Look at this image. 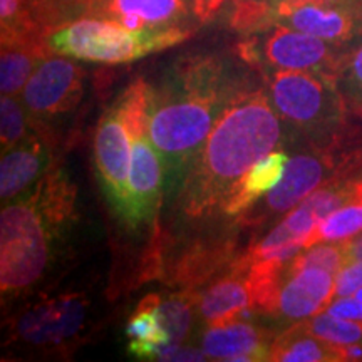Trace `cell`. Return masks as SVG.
Listing matches in <instances>:
<instances>
[{"label":"cell","mask_w":362,"mask_h":362,"mask_svg":"<svg viewBox=\"0 0 362 362\" xmlns=\"http://www.w3.org/2000/svg\"><path fill=\"white\" fill-rule=\"evenodd\" d=\"M193 11V0H94L86 13L119 22L129 29H166L180 24Z\"/></svg>","instance_id":"13"},{"label":"cell","mask_w":362,"mask_h":362,"mask_svg":"<svg viewBox=\"0 0 362 362\" xmlns=\"http://www.w3.org/2000/svg\"><path fill=\"white\" fill-rule=\"evenodd\" d=\"M24 2L30 4V7L27 8L47 33L54 27L69 22L67 19L76 12H84L79 0H24Z\"/></svg>","instance_id":"29"},{"label":"cell","mask_w":362,"mask_h":362,"mask_svg":"<svg viewBox=\"0 0 362 362\" xmlns=\"http://www.w3.org/2000/svg\"><path fill=\"white\" fill-rule=\"evenodd\" d=\"M86 72L66 56H49L33 72L19 94L22 104L39 129L79 106Z\"/></svg>","instance_id":"8"},{"label":"cell","mask_w":362,"mask_h":362,"mask_svg":"<svg viewBox=\"0 0 362 362\" xmlns=\"http://www.w3.org/2000/svg\"><path fill=\"white\" fill-rule=\"evenodd\" d=\"M269 361L277 362H336L347 359V346H336L314 336L304 325L288 329L272 342Z\"/></svg>","instance_id":"22"},{"label":"cell","mask_w":362,"mask_h":362,"mask_svg":"<svg viewBox=\"0 0 362 362\" xmlns=\"http://www.w3.org/2000/svg\"><path fill=\"white\" fill-rule=\"evenodd\" d=\"M19 96H2L0 101V144L2 153L8 151L27 138L37 133L34 121L29 116Z\"/></svg>","instance_id":"26"},{"label":"cell","mask_w":362,"mask_h":362,"mask_svg":"<svg viewBox=\"0 0 362 362\" xmlns=\"http://www.w3.org/2000/svg\"><path fill=\"white\" fill-rule=\"evenodd\" d=\"M270 2H272V4H274V6H275V4H279V2H282V0H270Z\"/></svg>","instance_id":"35"},{"label":"cell","mask_w":362,"mask_h":362,"mask_svg":"<svg viewBox=\"0 0 362 362\" xmlns=\"http://www.w3.org/2000/svg\"><path fill=\"white\" fill-rule=\"evenodd\" d=\"M362 287V262H347L336 275V297H349Z\"/></svg>","instance_id":"31"},{"label":"cell","mask_w":362,"mask_h":362,"mask_svg":"<svg viewBox=\"0 0 362 362\" xmlns=\"http://www.w3.org/2000/svg\"><path fill=\"white\" fill-rule=\"evenodd\" d=\"M242 88L220 59L180 62L153 88L148 136L160 153L166 187L183 181L226 104Z\"/></svg>","instance_id":"2"},{"label":"cell","mask_w":362,"mask_h":362,"mask_svg":"<svg viewBox=\"0 0 362 362\" xmlns=\"http://www.w3.org/2000/svg\"><path fill=\"white\" fill-rule=\"evenodd\" d=\"M269 334L247 320L210 325L202 337V349L216 361H269Z\"/></svg>","instance_id":"16"},{"label":"cell","mask_w":362,"mask_h":362,"mask_svg":"<svg viewBox=\"0 0 362 362\" xmlns=\"http://www.w3.org/2000/svg\"><path fill=\"white\" fill-rule=\"evenodd\" d=\"M76 185L61 166H52L33 188L2 208L0 215V288L21 296L44 279L56 247L76 221Z\"/></svg>","instance_id":"3"},{"label":"cell","mask_w":362,"mask_h":362,"mask_svg":"<svg viewBox=\"0 0 362 362\" xmlns=\"http://www.w3.org/2000/svg\"><path fill=\"white\" fill-rule=\"evenodd\" d=\"M189 35L192 30L183 27L129 29L119 22L89 16L54 27L47 33V45L52 54L78 61L124 64L178 45Z\"/></svg>","instance_id":"4"},{"label":"cell","mask_w":362,"mask_h":362,"mask_svg":"<svg viewBox=\"0 0 362 362\" xmlns=\"http://www.w3.org/2000/svg\"><path fill=\"white\" fill-rule=\"evenodd\" d=\"M52 149L42 131L2 153L0 163V198L4 205L33 188L52 168Z\"/></svg>","instance_id":"14"},{"label":"cell","mask_w":362,"mask_h":362,"mask_svg":"<svg viewBox=\"0 0 362 362\" xmlns=\"http://www.w3.org/2000/svg\"><path fill=\"white\" fill-rule=\"evenodd\" d=\"M337 45L292 27L274 24L259 33L248 34L238 51L248 64L264 71H310L334 76L341 69L344 57Z\"/></svg>","instance_id":"6"},{"label":"cell","mask_w":362,"mask_h":362,"mask_svg":"<svg viewBox=\"0 0 362 362\" xmlns=\"http://www.w3.org/2000/svg\"><path fill=\"white\" fill-rule=\"evenodd\" d=\"M200 293L197 291H180L160 298V319L170 336V344L181 346L188 337L193 320V307L198 304Z\"/></svg>","instance_id":"25"},{"label":"cell","mask_w":362,"mask_h":362,"mask_svg":"<svg viewBox=\"0 0 362 362\" xmlns=\"http://www.w3.org/2000/svg\"><path fill=\"white\" fill-rule=\"evenodd\" d=\"M324 312H329L330 315L341 317V319L362 320V298L357 296L336 297Z\"/></svg>","instance_id":"32"},{"label":"cell","mask_w":362,"mask_h":362,"mask_svg":"<svg viewBox=\"0 0 362 362\" xmlns=\"http://www.w3.org/2000/svg\"><path fill=\"white\" fill-rule=\"evenodd\" d=\"M153 86L144 79H136L133 84L123 90L115 106L123 117L131 139L148 136L149 131V111H151Z\"/></svg>","instance_id":"24"},{"label":"cell","mask_w":362,"mask_h":362,"mask_svg":"<svg viewBox=\"0 0 362 362\" xmlns=\"http://www.w3.org/2000/svg\"><path fill=\"white\" fill-rule=\"evenodd\" d=\"M131 146L133 139L117 107L112 106L104 112L94 138V161L99 183L107 202L124 223L136 228L133 198L129 188Z\"/></svg>","instance_id":"7"},{"label":"cell","mask_w":362,"mask_h":362,"mask_svg":"<svg viewBox=\"0 0 362 362\" xmlns=\"http://www.w3.org/2000/svg\"><path fill=\"white\" fill-rule=\"evenodd\" d=\"M347 262H362V235L349 238V243H347Z\"/></svg>","instance_id":"33"},{"label":"cell","mask_w":362,"mask_h":362,"mask_svg":"<svg viewBox=\"0 0 362 362\" xmlns=\"http://www.w3.org/2000/svg\"><path fill=\"white\" fill-rule=\"evenodd\" d=\"M336 297V275L324 269L291 270L287 267L280 285L274 315L287 320H305L327 309Z\"/></svg>","instance_id":"12"},{"label":"cell","mask_w":362,"mask_h":362,"mask_svg":"<svg viewBox=\"0 0 362 362\" xmlns=\"http://www.w3.org/2000/svg\"><path fill=\"white\" fill-rule=\"evenodd\" d=\"M129 188L133 198L136 226L155 220L165 192V168L160 153L149 136L133 139L131 146Z\"/></svg>","instance_id":"15"},{"label":"cell","mask_w":362,"mask_h":362,"mask_svg":"<svg viewBox=\"0 0 362 362\" xmlns=\"http://www.w3.org/2000/svg\"><path fill=\"white\" fill-rule=\"evenodd\" d=\"M79 2H81V6H83V11L86 12V11H88V7L90 6V4L94 2V0H79Z\"/></svg>","instance_id":"34"},{"label":"cell","mask_w":362,"mask_h":362,"mask_svg":"<svg viewBox=\"0 0 362 362\" xmlns=\"http://www.w3.org/2000/svg\"><path fill=\"white\" fill-rule=\"evenodd\" d=\"M267 94L282 123L317 146L332 141L342 126L344 96L334 76L269 71Z\"/></svg>","instance_id":"5"},{"label":"cell","mask_w":362,"mask_h":362,"mask_svg":"<svg viewBox=\"0 0 362 362\" xmlns=\"http://www.w3.org/2000/svg\"><path fill=\"white\" fill-rule=\"evenodd\" d=\"M302 325L310 334L336 346L362 344V320L341 319V317L330 315L329 312H320L310 319H305Z\"/></svg>","instance_id":"27"},{"label":"cell","mask_w":362,"mask_h":362,"mask_svg":"<svg viewBox=\"0 0 362 362\" xmlns=\"http://www.w3.org/2000/svg\"><path fill=\"white\" fill-rule=\"evenodd\" d=\"M337 86L342 96L362 106V42L344 57L337 72Z\"/></svg>","instance_id":"30"},{"label":"cell","mask_w":362,"mask_h":362,"mask_svg":"<svg viewBox=\"0 0 362 362\" xmlns=\"http://www.w3.org/2000/svg\"><path fill=\"white\" fill-rule=\"evenodd\" d=\"M89 300L72 292L44 298L27 307L12 324V337L37 349H59L72 342L84 329Z\"/></svg>","instance_id":"9"},{"label":"cell","mask_w":362,"mask_h":362,"mask_svg":"<svg viewBox=\"0 0 362 362\" xmlns=\"http://www.w3.org/2000/svg\"><path fill=\"white\" fill-rule=\"evenodd\" d=\"M282 119L262 89H240L226 104L185 175L181 214L203 218L221 211L226 198L282 139Z\"/></svg>","instance_id":"1"},{"label":"cell","mask_w":362,"mask_h":362,"mask_svg":"<svg viewBox=\"0 0 362 362\" xmlns=\"http://www.w3.org/2000/svg\"><path fill=\"white\" fill-rule=\"evenodd\" d=\"M347 243L349 240H341V242H324L304 248L298 252L293 259L288 262V269H324L330 274L337 275L339 270L347 264Z\"/></svg>","instance_id":"28"},{"label":"cell","mask_w":362,"mask_h":362,"mask_svg":"<svg viewBox=\"0 0 362 362\" xmlns=\"http://www.w3.org/2000/svg\"><path fill=\"white\" fill-rule=\"evenodd\" d=\"M275 24L342 45L362 34V12L344 0H282Z\"/></svg>","instance_id":"10"},{"label":"cell","mask_w":362,"mask_h":362,"mask_svg":"<svg viewBox=\"0 0 362 362\" xmlns=\"http://www.w3.org/2000/svg\"><path fill=\"white\" fill-rule=\"evenodd\" d=\"M160 298L161 296L158 293L144 297L126 325V334L129 337L128 351L138 359L155 361L163 347L170 344V336L163 327L158 312Z\"/></svg>","instance_id":"21"},{"label":"cell","mask_w":362,"mask_h":362,"mask_svg":"<svg viewBox=\"0 0 362 362\" xmlns=\"http://www.w3.org/2000/svg\"><path fill=\"white\" fill-rule=\"evenodd\" d=\"M362 232V181H359V192L344 205L330 211L324 216L315 228L312 230L310 237L307 238L305 248L324 242H341L349 240Z\"/></svg>","instance_id":"23"},{"label":"cell","mask_w":362,"mask_h":362,"mask_svg":"<svg viewBox=\"0 0 362 362\" xmlns=\"http://www.w3.org/2000/svg\"><path fill=\"white\" fill-rule=\"evenodd\" d=\"M327 163L320 156L296 155L285 166L282 180L265 194L264 202H255L243 214L247 225H264L277 218L279 215L288 214L309 194L319 189L327 175Z\"/></svg>","instance_id":"11"},{"label":"cell","mask_w":362,"mask_h":362,"mask_svg":"<svg viewBox=\"0 0 362 362\" xmlns=\"http://www.w3.org/2000/svg\"><path fill=\"white\" fill-rule=\"evenodd\" d=\"M198 309L208 325H220L245 317L252 309V292L247 270L233 262L226 275L216 279L198 297Z\"/></svg>","instance_id":"18"},{"label":"cell","mask_w":362,"mask_h":362,"mask_svg":"<svg viewBox=\"0 0 362 362\" xmlns=\"http://www.w3.org/2000/svg\"><path fill=\"white\" fill-rule=\"evenodd\" d=\"M287 163L288 156L284 151H272L262 158L235 187L232 194L221 205V211L225 215L245 214L253 203L259 202L260 197L269 193L282 180Z\"/></svg>","instance_id":"20"},{"label":"cell","mask_w":362,"mask_h":362,"mask_svg":"<svg viewBox=\"0 0 362 362\" xmlns=\"http://www.w3.org/2000/svg\"><path fill=\"white\" fill-rule=\"evenodd\" d=\"M51 54L47 45V33L44 30L2 37V52H0L2 96H19L33 72Z\"/></svg>","instance_id":"17"},{"label":"cell","mask_w":362,"mask_h":362,"mask_svg":"<svg viewBox=\"0 0 362 362\" xmlns=\"http://www.w3.org/2000/svg\"><path fill=\"white\" fill-rule=\"evenodd\" d=\"M232 242L198 243L188 248L168 274V284L180 291H197L235 262Z\"/></svg>","instance_id":"19"}]
</instances>
